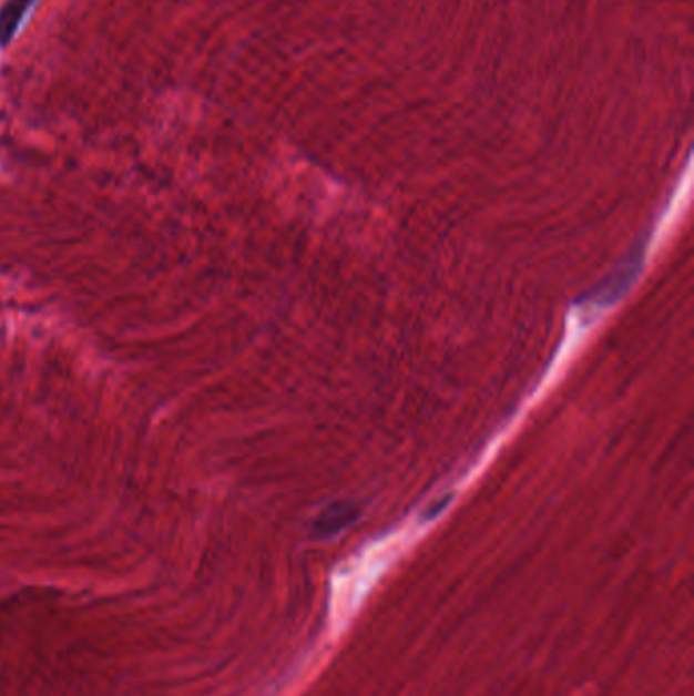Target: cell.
<instances>
[{"label":"cell","mask_w":694,"mask_h":696,"mask_svg":"<svg viewBox=\"0 0 694 696\" xmlns=\"http://www.w3.org/2000/svg\"><path fill=\"white\" fill-rule=\"evenodd\" d=\"M450 499H452V495H447V498L440 499V501H438V503H436V505H432V508H430V510H428V513H426V515H423V520H430V518H435V515H438V513H440V511H442V510H445V508H447V503H448V501H450Z\"/></svg>","instance_id":"cell-3"},{"label":"cell","mask_w":694,"mask_h":696,"mask_svg":"<svg viewBox=\"0 0 694 696\" xmlns=\"http://www.w3.org/2000/svg\"><path fill=\"white\" fill-rule=\"evenodd\" d=\"M357 515H359V511L357 508H353L350 503H333L326 510L320 511V515L316 518V522L312 525L314 534L323 535V538L336 534L343 528H347L348 523L353 522Z\"/></svg>","instance_id":"cell-1"},{"label":"cell","mask_w":694,"mask_h":696,"mask_svg":"<svg viewBox=\"0 0 694 696\" xmlns=\"http://www.w3.org/2000/svg\"><path fill=\"white\" fill-rule=\"evenodd\" d=\"M35 0H7L0 9V48H9Z\"/></svg>","instance_id":"cell-2"}]
</instances>
